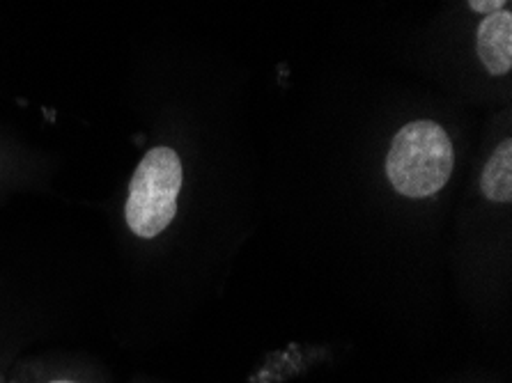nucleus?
<instances>
[{"label":"nucleus","instance_id":"f257e3e1","mask_svg":"<svg viewBox=\"0 0 512 383\" xmlns=\"http://www.w3.org/2000/svg\"><path fill=\"white\" fill-rule=\"evenodd\" d=\"M455 170V147L434 120H411L395 131L384 161L391 189L407 200H425L444 191Z\"/></svg>","mask_w":512,"mask_h":383},{"label":"nucleus","instance_id":"f03ea898","mask_svg":"<svg viewBox=\"0 0 512 383\" xmlns=\"http://www.w3.org/2000/svg\"><path fill=\"white\" fill-rule=\"evenodd\" d=\"M184 186V163L175 147L154 145L131 173L124 195V225L131 237L154 241L175 223Z\"/></svg>","mask_w":512,"mask_h":383},{"label":"nucleus","instance_id":"7ed1b4c3","mask_svg":"<svg viewBox=\"0 0 512 383\" xmlns=\"http://www.w3.org/2000/svg\"><path fill=\"white\" fill-rule=\"evenodd\" d=\"M476 56L490 76L503 78L512 69V12L499 10L480 17L476 26Z\"/></svg>","mask_w":512,"mask_h":383},{"label":"nucleus","instance_id":"20e7f679","mask_svg":"<svg viewBox=\"0 0 512 383\" xmlns=\"http://www.w3.org/2000/svg\"><path fill=\"white\" fill-rule=\"evenodd\" d=\"M480 193L494 205H510L512 200V140L503 138L494 147L480 173Z\"/></svg>","mask_w":512,"mask_h":383},{"label":"nucleus","instance_id":"39448f33","mask_svg":"<svg viewBox=\"0 0 512 383\" xmlns=\"http://www.w3.org/2000/svg\"><path fill=\"white\" fill-rule=\"evenodd\" d=\"M26 177V156L0 140V191Z\"/></svg>","mask_w":512,"mask_h":383},{"label":"nucleus","instance_id":"423d86ee","mask_svg":"<svg viewBox=\"0 0 512 383\" xmlns=\"http://www.w3.org/2000/svg\"><path fill=\"white\" fill-rule=\"evenodd\" d=\"M7 383H85L83 379L74 377V374H62V372H44L40 365H19L12 372V377H7Z\"/></svg>","mask_w":512,"mask_h":383},{"label":"nucleus","instance_id":"0eeeda50","mask_svg":"<svg viewBox=\"0 0 512 383\" xmlns=\"http://www.w3.org/2000/svg\"><path fill=\"white\" fill-rule=\"evenodd\" d=\"M510 0H467L469 10L473 14H478V17H485V14H492V12H499V10H506Z\"/></svg>","mask_w":512,"mask_h":383}]
</instances>
